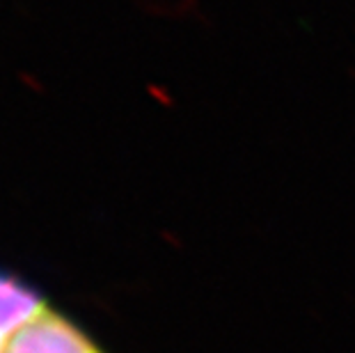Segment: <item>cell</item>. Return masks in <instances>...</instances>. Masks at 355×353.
Wrapping results in <instances>:
<instances>
[{
	"label": "cell",
	"instance_id": "obj_1",
	"mask_svg": "<svg viewBox=\"0 0 355 353\" xmlns=\"http://www.w3.org/2000/svg\"><path fill=\"white\" fill-rule=\"evenodd\" d=\"M5 353H103L78 326L58 312L46 310L40 319L30 321L12 340Z\"/></svg>",
	"mask_w": 355,
	"mask_h": 353
}]
</instances>
